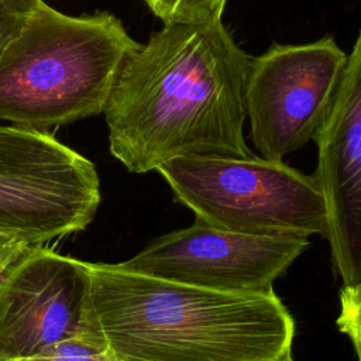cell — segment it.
I'll use <instances>...</instances> for the list:
<instances>
[{"label":"cell","mask_w":361,"mask_h":361,"mask_svg":"<svg viewBox=\"0 0 361 361\" xmlns=\"http://www.w3.org/2000/svg\"><path fill=\"white\" fill-rule=\"evenodd\" d=\"M348 55L336 39L272 44L251 58L245 83L250 137L262 158H283L313 140L324 121Z\"/></svg>","instance_id":"obj_6"},{"label":"cell","mask_w":361,"mask_h":361,"mask_svg":"<svg viewBox=\"0 0 361 361\" xmlns=\"http://www.w3.org/2000/svg\"><path fill=\"white\" fill-rule=\"evenodd\" d=\"M307 245L309 238L233 233L196 219L152 240L120 265L202 289L257 293L274 290V282Z\"/></svg>","instance_id":"obj_8"},{"label":"cell","mask_w":361,"mask_h":361,"mask_svg":"<svg viewBox=\"0 0 361 361\" xmlns=\"http://www.w3.org/2000/svg\"><path fill=\"white\" fill-rule=\"evenodd\" d=\"M7 361H118L110 351L100 329L61 341L35 355Z\"/></svg>","instance_id":"obj_10"},{"label":"cell","mask_w":361,"mask_h":361,"mask_svg":"<svg viewBox=\"0 0 361 361\" xmlns=\"http://www.w3.org/2000/svg\"><path fill=\"white\" fill-rule=\"evenodd\" d=\"M357 358H358V361H361V351L357 353Z\"/></svg>","instance_id":"obj_15"},{"label":"cell","mask_w":361,"mask_h":361,"mask_svg":"<svg viewBox=\"0 0 361 361\" xmlns=\"http://www.w3.org/2000/svg\"><path fill=\"white\" fill-rule=\"evenodd\" d=\"M337 327L353 343L355 353L361 351V283L355 288H341Z\"/></svg>","instance_id":"obj_13"},{"label":"cell","mask_w":361,"mask_h":361,"mask_svg":"<svg viewBox=\"0 0 361 361\" xmlns=\"http://www.w3.org/2000/svg\"><path fill=\"white\" fill-rule=\"evenodd\" d=\"M44 4V0H0V51Z\"/></svg>","instance_id":"obj_12"},{"label":"cell","mask_w":361,"mask_h":361,"mask_svg":"<svg viewBox=\"0 0 361 361\" xmlns=\"http://www.w3.org/2000/svg\"><path fill=\"white\" fill-rule=\"evenodd\" d=\"M94 320L118 361H283L295 320L274 290L227 293L89 264Z\"/></svg>","instance_id":"obj_2"},{"label":"cell","mask_w":361,"mask_h":361,"mask_svg":"<svg viewBox=\"0 0 361 361\" xmlns=\"http://www.w3.org/2000/svg\"><path fill=\"white\" fill-rule=\"evenodd\" d=\"M25 245H28V244H24L21 241H18L17 238L0 234V274L8 265V262L17 257V254Z\"/></svg>","instance_id":"obj_14"},{"label":"cell","mask_w":361,"mask_h":361,"mask_svg":"<svg viewBox=\"0 0 361 361\" xmlns=\"http://www.w3.org/2000/svg\"><path fill=\"white\" fill-rule=\"evenodd\" d=\"M157 171L175 200L213 227L252 235L327 237V210L316 178L283 161L189 155Z\"/></svg>","instance_id":"obj_4"},{"label":"cell","mask_w":361,"mask_h":361,"mask_svg":"<svg viewBox=\"0 0 361 361\" xmlns=\"http://www.w3.org/2000/svg\"><path fill=\"white\" fill-rule=\"evenodd\" d=\"M149 10L169 23H219L227 0H144Z\"/></svg>","instance_id":"obj_11"},{"label":"cell","mask_w":361,"mask_h":361,"mask_svg":"<svg viewBox=\"0 0 361 361\" xmlns=\"http://www.w3.org/2000/svg\"><path fill=\"white\" fill-rule=\"evenodd\" d=\"M314 178L327 210V241L343 288L361 283V28L333 99L313 137Z\"/></svg>","instance_id":"obj_9"},{"label":"cell","mask_w":361,"mask_h":361,"mask_svg":"<svg viewBox=\"0 0 361 361\" xmlns=\"http://www.w3.org/2000/svg\"><path fill=\"white\" fill-rule=\"evenodd\" d=\"M100 199L87 158L48 131L0 126V234L47 245L85 230Z\"/></svg>","instance_id":"obj_5"},{"label":"cell","mask_w":361,"mask_h":361,"mask_svg":"<svg viewBox=\"0 0 361 361\" xmlns=\"http://www.w3.org/2000/svg\"><path fill=\"white\" fill-rule=\"evenodd\" d=\"M140 45L107 11L75 17L45 3L0 51V121L48 131L104 113Z\"/></svg>","instance_id":"obj_3"},{"label":"cell","mask_w":361,"mask_h":361,"mask_svg":"<svg viewBox=\"0 0 361 361\" xmlns=\"http://www.w3.org/2000/svg\"><path fill=\"white\" fill-rule=\"evenodd\" d=\"M97 327L89 262L32 244L0 274V361L35 355Z\"/></svg>","instance_id":"obj_7"},{"label":"cell","mask_w":361,"mask_h":361,"mask_svg":"<svg viewBox=\"0 0 361 361\" xmlns=\"http://www.w3.org/2000/svg\"><path fill=\"white\" fill-rule=\"evenodd\" d=\"M250 61L221 21L164 24L104 109L111 155L134 173L179 157L255 155L243 133Z\"/></svg>","instance_id":"obj_1"},{"label":"cell","mask_w":361,"mask_h":361,"mask_svg":"<svg viewBox=\"0 0 361 361\" xmlns=\"http://www.w3.org/2000/svg\"><path fill=\"white\" fill-rule=\"evenodd\" d=\"M283 361H293V360H292V355H290V357H288V358H285Z\"/></svg>","instance_id":"obj_16"}]
</instances>
